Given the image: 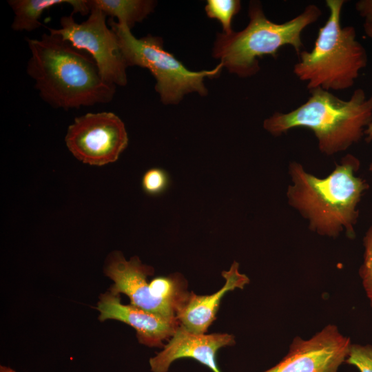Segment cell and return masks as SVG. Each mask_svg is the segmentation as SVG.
<instances>
[{
    "mask_svg": "<svg viewBox=\"0 0 372 372\" xmlns=\"http://www.w3.org/2000/svg\"><path fill=\"white\" fill-rule=\"evenodd\" d=\"M360 166V160L348 154L328 176L319 178L298 162L289 164L291 184L286 192L287 202L308 222L311 231L329 238L342 232L355 238L358 205L369 188L365 179L355 175Z\"/></svg>",
    "mask_w": 372,
    "mask_h": 372,
    "instance_id": "cell-1",
    "label": "cell"
},
{
    "mask_svg": "<svg viewBox=\"0 0 372 372\" xmlns=\"http://www.w3.org/2000/svg\"><path fill=\"white\" fill-rule=\"evenodd\" d=\"M26 41L30 51L27 74L51 107L70 110L112 101L116 86L103 79L88 53L50 32Z\"/></svg>",
    "mask_w": 372,
    "mask_h": 372,
    "instance_id": "cell-2",
    "label": "cell"
},
{
    "mask_svg": "<svg viewBox=\"0 0 372 372\" xmlns=\"http://www.w3.org/2000/svg\"><path fill=\"white\" fill-rule=\"evenodd\" d=\"M307 101L287 112H274L263 122L264 129L274 136L294 127L313 132L320 152L331 156L358 143L372 123V95L356 89L349 100H342L320 87L309 90Z\"/></svg>",
    "mask_w": 372,
    "mask_h": 372,
    "instance_id": "cell-3",
    "label": "cell"
},
{
    "mask_svg": "<svg viewBox=\"0 0 372 372\" xmlns=\"http://www.w3.org/2000/svg\"><path fill=\"white\" fill-rule=\"evenodd\" d=\"M248 14L247 25L238 32L218 33L212 50L213 57L240 77L257 74L260 70L258 59L265 55L276 59L283 46H292L299 55L304 47L301 39L303 30L318 20L322 11L316 5L309 4L294 18L277 23L266 17L260 2L251 1Z\"/></svg>",
    "mask_w": 372,
    "mask_h": 372,
    "instance_id": "cell-4",
    "label": "cell"
},
{
    "mask_svg": "<svg viewBox=\"0 0 372 372\" xmlns=\"http://www.w3.org/2000/svg\"><path fill=\"white\" fill-rule=\"evenodd\" d=\"M344 0H327L329 17L318 30L311 51L302 50L293 67L295 75L309 90H344L351 87L368 63L364 47L353 26L342 27Z\"/></svg>",
    "mask_w": 372,
    "mask_h": 372,
    "instance_id": "cell-5",
    "label": "cell"
},
{
    "mask_svg": "<svg viewBox=\"0 0 372 372\" xmlns=\"http://www.w3.org/2000/svg\"><path fill=\"white\" fill-rule=\"evenodd\" d=\"M107 23L117 37L127 66L136 65L150 71L156 79L155 90L163 104H176L185 94L192 92L206 96L208 90L205 79L218 76L222 71L220 63L209 70H189L165 50L161 37L149 34L138 39L130 28L113 19Z\"/></svg>",
    "mask_w": 372,
    "mask_h": 372,
    "instance_id": "cell-6",
    "label": "cell"
},
{
    "mask_svg": "<svg viewBox=\"0 0 372 372\" xmlns=\"http://www.w3.org/2000/svg\"><path fill=\"white\" fill-rule=\"evenodd\" d=\"M104 272L114 282L111 293H124L130 304L163 316H176L189 294L181 274L158 276L148 282L153 267L143 264L137 256L127 260L119 251L110 255Z\"/></svg>",
    "mask_w": 372,
    "mask_h": 372,
    "instance_id": "cell-7",
    "label": "cell"
},
{
    "mask_svg": "<svg viewBox=\"0 0 372 372\" xmlns=\"http://www.w3.org/2000/svg\"><path fill=\"white\" fill-rule=\"evenodd\" d=\"M107 15L98 8H92L88 18L77 23L73 14L61 18L60 28L49 32L61 36L76 48L88 53L96 62L101 76L114 86L127 84L128 67L115 32L107 26Z\"/></svg>",
    "mask_w": 372,
    "mask_h": 372,
    "instance_id": "cell-8",
    "label": "cell"
},
{
    "mask_svg": "<svg viewBox=\"0 0 372 372\" xmlns=\"http://www.w3.org/2000/svg\"><path fill=\"white\" fill-rule=\"evenodd\" d=\"M66 146L79 161L103 166L118 160L128 145L122 120L111 112L87 113L76 117L68 127Z\"/></svg>",
    "mask_w": 372,
    "mask_h": 372,
    "instance_id": "cell-9",
    "label": "cell"
},
{
    "mask_svg": "<svg viewBox=\"0 0 372 372\" xmlns=\"http://www.w3.org/2000/svg\"><path fill=\"white\" fill-rule=\"evenodd\" d=\"M351 340L328 324L309 340L296 336L287 355L264 372H338L349 354Z\"/></svg>",
    "mask_w": 372,
    "mask_h": 372,
    "instance_id": "cell-10",
    "label": "cell"
},
{
    "mask_svg": "<svg viewBox=\"0 0 372 372\" xmlns=\"http://www.w3.org/2000/svg\"><path fill=\"white\" fill-rule=\"evenodd\" d=\"M236 344L235 337L229 333H196L180 324L163 350L149 359L152 372H167L173 362L192 358L213 372H221L216 362V353L225 347Z\"/></svg>",
    "mask_w": 372,
    "mask_h": 372,
    "instance_id": "cell-11",
    "label": "cell"
},
{
    "mask_svg": "<svg viewBox=\"0 0 372 372\" xmlns=\"http://www.w3.org/2000/svg\"><path fill=\"white\" fill-rule=\"evenodd\" d=\"M101 321L116 320L123 322L136 331L140 343L149 347H163V341L169 340L179 327L176 316L165 317L132 304H123L120 294L110 291L100 296L96 308Z\"/></svg>",
    "mask_w": 372,
    "mask_h": 372,
    "instance_id": "cell-12",
    "label": "cell"
},
{
    "mask_svg": "<svg viewBox=\"0 0 372 372\" xmlns=\"http://www.w3.org/2000/svg\"><path fill=\"white\" fill-rule=\"evenodd\" d=\"M239 264L234 261L228 271H223L225 280L223 287L210 295L189 294L176 313L180 324L196 333H205L216 320L222 298L228 292L236 289H243L249 282V278L239 272Z\"/></svg>",
    "mask_w": 372,
    "mask_h": 372,
    "instance_id": "cell-13",
    "label": "cell"
},
{
    "mask_svg": "<svg viewBox=\"0 0 372 372\" xmlns=\"http://www.w3.org/2000/svg\"><path fill=\"white\" fill-rule=\"evenodd\" d=\"M8 3L14 13L11 28L18 32H31L42 26L39 19L44 11L57 5H70L73 14L90 12L87 0H9Z\"/></svg>",
    "mask_w": 372,
    "mask_h": 372,
    "instance_id": "cell-14",
    "label": "cell"
},
{
    "mask_svg": "<svg viewBox=\"0 0 372 372\" xmlns=\"http://www.w3.org/2000/svg\"><path fill=\"white\" fill-rule=\"evenodd\" d=\"M87 6L98 8L107 17L116 18L118 23L130 30L136 23L146 19L154 10L156 1L152 0H87Z\"/></svg>",
    "mask_w": 372,
    "mask_h": 372,
    "instance_id": "cell-15",
    "label": "cell"
},
{
    "mask_svg": "<svg viewBox=\"0 0 372 372\" xmlns=\"http://www.w3.org/2000/svg\"><path fill=\"white\" fill-rule=\"evenodd\" d=\"M241 8L238 0H208L205 7L207 16L218 20L225 34H229L231 29V21Z\"/></svg>",
    "mask_w": 372,
    "mask_h": 372,
    "instance_id": "cell-16",
    "label": "cell"
},
{
    "mask_svg": "<svg viewBox=\"0 0 372 372\" xmlns=\"http://www.w3.org/2000/svg\"><path fill=\"white\" fill-rule=\"evenodd\" d=\"M363 261L359 269V275L372 307V225L363 238Z\"/></svg>",
    "mask_w": 372,
    "mask_h": 372,
    "instance_id": "cell-17",
    "label": "cell"
},
{
    "mask_svg": "<svg viewBox=\"0 0 372 372\" xmlns=\"http://www.w3.org/2000/svg\"><path fill=\"white\" fill-rule=\"evenodd\" d=\"M169 176L161 168L153 167L147 170L142 177V188L150 196H158L167 190L169 185Z\"/></svg>",
    "mask_w": 372,
    "mask_h": 372,
    "instance_id": "cell-18",
    "label": "cell"
},
{
    "mask_svg": "<svg viewBox=\"0 0 372 372\" xmlns=\"http://www.w3.org/2000/svg\"><path fill=\"white\" fill-rule=\"evenodd\" d=\"M345 362L355 366L360 372H372V345L351 344Z\"/></svg>",
    "mask_w": 372,
    "mask_h": 372,
    "instance_id": "cell-19",
    "label": "cell"
},
{
    "mask_svg": "<svg viewBox=\"0 0 372 372\" xmlns=\"http://www.w3.org/2000/svg\"><path fill=\"white\" fill-rule=\"evenodd\" d=\"M355 10L365 19L372 23V0H360L355 3Z\"/></svg>",
    "mask_w": 372,
    "mask_h": 372,
    "instance_id": "cell-20",
    "label": "cell"
},
{
    "mask_svg": "<svg viewBox=\"0 0 372 372\" xmlns=\"http://www.w3.org/2000/svg\"><path fill=\"white\" fill-rule=\"evenodd\" d=\"M364 28L366 35L372 39V23L365 22ZM366 142L369 143L372 141V123L368 126L364 132Z\"/></svg>",
    "mask_w": 372,
    "mask_h": 372,
    "instance_id": "cell-21",
    "label": "cell"
},
{
    "mask_svg": "<svg viewBox=\"0 0 372 372\" xmlns=\"http://www.w3.org/2000/svg\"><path fill=\"white\" fill-rule=\"evenodd\" d=\"M0 372H16L14 370L10 367L1 365L0 366Z\"/></svg>",
    "mask_w": 372,
    "mask_h": 372,
    "instance_id": "cell-22",
    "label": "cell"
},
{
    "mask_svg": "<svg viewBox=\"0 0 372 372\" xmlns=\"http://www.w3.org/2000/svg\"><path fill=\"white\" fill-rule=\"evenodd\" d=\"M369 170L372 173V163L369 165Z\"/></svg>",
    "mask_w": 372,
    "mask_h": 372,
    "instance_id": "cell-23",
    "label": "cell"
}]
</instances>
